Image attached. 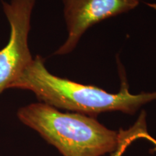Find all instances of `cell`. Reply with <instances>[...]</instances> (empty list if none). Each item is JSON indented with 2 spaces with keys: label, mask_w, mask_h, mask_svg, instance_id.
Instances as JSON below:
<instances>
[{
  "label": "cell",
  "mask_w": 156,
  "mask_h": 156,
  "mask_svg": "<svg viewBox=\"0 0 156 156\" xmlns=\"http://www.w3.org/2000/svg\"><path fill=\"white\" fill-rule=\"evenodd\" d=\"M148 7H150L151 8L154 9L156 12V3H146Z\"/></svg>",
  "instance_id": "8992f818"
},
{
  "label": "cell",
  "mask_w": 156,
  "mask_h": 156,
  "mask_svg": "<svg viewBox=\"0 0 156 156\" xmlns=\"http://www.w3.org/2000/svg\"><path fill=\"white\" fill-rule=\"evenodd\" d=\"M68 36L55 55L71 53L82 36L93 25L135 9L140 0H63Z\"/></svg>",
  "instance_id": "277c9868"
},
{
  "label": "cell",
  "mask_w": 156,
  "mask_h": 156,
  "mask_svg": "<svg viewBox=\"0 0 156 156\" xmlns=\"http://www.w3.org/2000/svg\"><path fill=\"white\" fill-rule=\"evenodd\" d=\"M153 143L154 144V145H155V147L153 148V151H151V152H152V153H154V152L156 151V140H153Z\"/></svg>",
  "instance_id": "52a82bcc"
},
{
  "label": "cell",
  "mask_w": 156,
  "mask_h": 156,
  "mask_svg": "<svg viewBox=\"0 0 156 156\" xmlns=\"http://www.w3.org/2000/svg\"><path fill=\"white\" fill-rule=\"evenodd\" d=\"M17 115L63 156H102L118 146L119 132L109 129L95 117L64 113L41 102L22 107Z\"/></svg>",
  "instance_id": "7a4b0ae2"
},
{
  "label": "cell",
  "mask_w": 156,
  "mask_h": 156,
  "mask_svg": "<svg viewBox=\"0 0 156 156\" xmlns=\"http://www.w3.org/2000/svg\"><path fill=\"white\" fill-rule=\"evenodd\" d=\"M121 76L120 90L117 93H108L94 85L53 75L45 67L43 58L37 56L9 88L30 90L41 103L95 118L102 113L112 112L133 115L144 105L156 100V91L132 94L124 74L121 73Z\"/></svg>",
  "instance_id": "6da1fadb"
},
{
  "label": "cell",
  "mask_w": 156,
  "mask_h": 156,
  "mask_svg": "<svg viewBox=\"0 0 156 156\" xmlns=\"http://www.w3.org/2000/svg\"><path fill=\"white\" fill-rule=\"evenodd\" d=\"M36 0H12L4 3L10 25L8 44L0 50V94L9 86L34 60L28 46L30 19Z\"/></svg>",
  "instance_id": "3957f363"
},
{
  "label": "cell",
  "mask_w": 156,
  "mask_h": 156,
  "mask_svg": "<svg viewBox=\"0 0 156 156\" xmlns=\"http://www.w3.org/2000/svg\"><path fill=\"white\" fill-rule=\"evenodd\" d=\"M146 139L152 141L153 138L149 135L146 124V114L142 112L135 124L129 129H120L119 131V142L116 151L112 156H122L132 142L137 139Z\"/></svg>",
  "instance_id": "5b68a950"
}]
</instances>
